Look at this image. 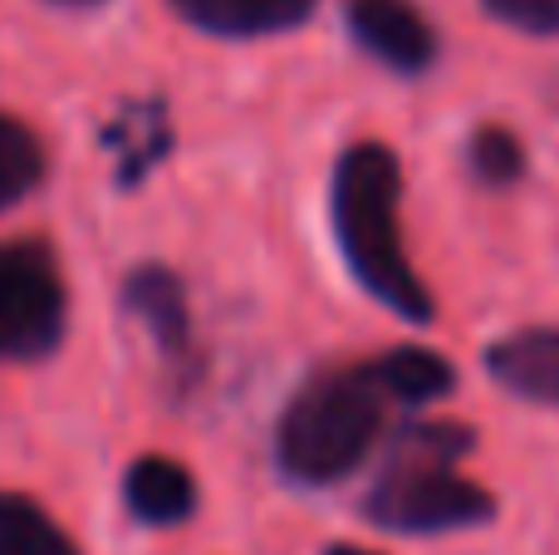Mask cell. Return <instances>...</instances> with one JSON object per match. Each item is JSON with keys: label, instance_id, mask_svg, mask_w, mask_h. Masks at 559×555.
Listing matches in <instances>:
<instances>
[{"label": "cell", "instance_id": "cell-1", "mask_svg": "<svg viewBox=\"0 0 559 555\" xmlns=\"http://www.w3.org/2000/svg\"><path fill=\"white\" fill-rule=\"evenodd\" d=\"M329 212H334L338 256L348 261L354 281L403 320H432L437 305L403 246V167L393 147L373 138L348 143L334 163Z\"/></svg>", "mask_w": 559, "mask_h": 555}, {"label": "cell", "instance_id": "cell-2", "mask_svg": "<svg viewBox=\"0 0 559 555\" xmlns=\"http://www.w3.org/2000/svg\"><path fill=\"white\" fill-rule=\"evenodd\" d=\"M383 374L373 359L329 364L309 374L305 389L285 403L275 428V462L299 487H334L344 482L383 438L393 409Z\"/></svg>", "mask_w": 559, "mask_h": 555}, {"label": "cell", "instance_id": "cell-3", "mask_svg": "<svg viewBox=\"0 0 559 555\" xmlns=\"http://www.w3.org/2000/svg\"><path fill=\"white\" fill-rule=\"evenodd\" d=\"M364 517L397 536H437V531L486 527L496 517V497L462 477L447 458L393 452L388 472L364 497Z\"/></svg>", "mask_w": 559, "mask_h": 555}, {"label": "cell", "instance_id": "cell-4", "mask_svg": "<svg viewBox=\"0 0 559 555\" xmlns=\"http://www.w3.org/2000/svg\"><path fill=\"white\" fill-rule=\"evenodd\" d=\"M69 291L45 236L0 241V364L49 359L64 340Z\"/></svg>", "mask_w": 559, "mask_h": 555}, {"label": "cell", "instance_id": "cell-5", "mask_svg": "<svg viewBox=\"0 0 559 555\" xmlns=\"http://www.w3.org/2000/svg\"><path fill=\"white\" fill-rule=\"evenodd\" d=\"M344 20L354 39L393 74H423L437 59V29L413 0H348Z\"/></svg>", "mask_w": 559, "mask_h": 555}, {"label": "cell", "instance_id": "cell-6", "mask_svg": "<svg viewBox=\"0 0 559 555\" xmlns=\"http://www.w3.org/2000/svg\"><path fill=\"white\" fill-rule=\"evenodd\" d=\"M123 305L143 320V330L153 334L157 354L173 364L177 374H197V340H192V310H187V291L167 265H138L123 285Z\"/></svg>", "mask_w": 559, "mask_h": 555}, {"label": "cell", "instance_id": "cell-7", "mask_svg": "<svg viewBox=\"0 0 559 555\" xmlns=\"http://www.w3.org/2000/svg\"><path fill=\"white\" fill-rule=\"evenodd\" d=\"M177 20L216 39H261V35H285L314 20L319 0H167Z\"/></svg>", "mask_w": 559, "mask_h": 555}, {"label": "cell", "instance_id": "cell-8", "mask_svg": "<svg viewBox=\"0 0 559 555\" xmlns=\"http://www.w3.org/2000/svg\"><path fill=\"white\" fill-rule=\"evenodd\" d=\"M486 369L506 393L559 409V330H515L486 350Z\"/></svg>", "mask_w": 559, "mask_h": 555}, {"label": "cell", "instance_id": "cell-9", "mask_svg": "<svg viewBox=\"0 0 559 555\" xmlns=\"http://www.w3.org/2000/svg\"><path fill=\"white\" fill-rule=\"evenodd\" d=\"M123 501L147 527H182L197 511V477L177 458L143 452V458L123 472Z\"/></svg>", "mask_w": 559, "mask_h": 555}, {"label": "cell", "instance_id": "cell-10", "mask_svg": "<svg viewBox=\"0 0 559 555\" xmlns=\"http://www.w3.org/2000/svg\"><path fill=\"white\" fill-rule=\"evenodd\" d=\"M0 555H84L64 527L25 492H0Z\"/></svg>", "mask_w": 559, "mask_h": 555}, {"label": "cell", "instance_id": "cell-11", "mask_svg": "<svg viewBox=\"0 0 559 555\" xmlns=\"http://www.w3.org/2000/svg\"><path fill=\"white\" fill-rule=\"evenodd\" d=\"M373 364H378V374H383L388 393H393L397 403H432L456 383L452 364H447L437 350H417V344L373 354Z\"/></svg>", "mask_w": 559, "mask_h": 555}, {"label": "cell", "instance_id": "cell-12", "mask_svg": "<svg viewBox=\"0 0 559 555\" xmlns=\"http://www.w3.org/2000/svg\"><path fill=\"white\" fill-rule=\"evenodd\" d=\"M45 167H49V157H45L39 133L25 118L0 108V212H10L20 197L35 192L45 182Z\"/></svg>", "mask_w": 559, "mask_h": 555}, {"label": "cell", "instance_id": "cell-13", "mask_svg": "<svg viewBox=\"0 0 559 555\" xmlns=\"http://www.w3.org/2000/svg\"><path fill=\"white\" fill-rule=\"evenodd\" d=\"M466 157H472V173L481 177L486 187H511L515 177L525 173V147L521 138L511 133V128L501 123H486L472 133V147H466Z\"/></svg>", "mask_w": 559, "mask_h": 555}, {"label": "cell", "instance_id": "cell-14", "mask_svg": "<svg viewBox=\"0 0 559 555\" xmlns=\"http://www.w3.org/2000/svg\"><path fill=\"white\" fill-rule=\"evenodd\" d=\"M501 25L525 35H559V0H481Z\"/></svg>", "mask_w": 559, "mask_h": 555}, {"label": "cell", "instance_id": "cell-15", "mask_svg": "<svg viewBox=\"0 0 559 555\" xmlns=\"http://www.w3.org/2000/svg\"><path fill=\"white\" fill-rule=\"evenodd\" d=\"M324 555H378V551H368V546H329Z\"/></svg>", "mask_w": 559, "mask_h": 555}, {"label": "cell", "instance_id": "cell-16", "mask_svg": "<svg viewBox=\"0 0 559 555\" xmlns=\"http://www.w3.org/2000/svg\"><path fill=\"white\" fill-rule=\"evenodd\" d=\"M55 5H74V10H88V5H98V0H55Z\"/></svg>", "mask_w": 559, "mask_h": 555}]
</instances>
